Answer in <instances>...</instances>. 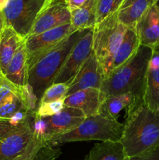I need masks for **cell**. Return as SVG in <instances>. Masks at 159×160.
<instances>
[{
	"instance_id": "19",
	"label": "cell",
	"mask_w": 159,
	"mask_h": 160,
	"mask_svg": "<svg viewBox=\"0 0 159 160\" xmlns=\"http://www.w3.org/2000/svg\"><path fill=\"white\" fill-rule=\"evenodd\" d=\"M25 38L6 25L0 33V70L2 75Z\"/></svg>"
},
{
	"instance_id": "21",
	"label": "cell",
	"mask_w": 159,
	"mask_h": 160,
	"mask_svg": "<svg viewBox=\"0 0 159 160\" xmlns=\"http://www.w3.org/2000/svg\"><path fill=\"white\" fill-rule=\"evenodd\" d=\"M140 46V42L135 29L127 28L123 42L112 59L111 72L127 62L137 52Z\"/></svg>"
},
{
	"instance_id": "25",
	"label": "cell",
	"mask_w": 159,
	"mask_h": 160,
	"mask_svg": "<svg viewBox=\"0 0 159 160\" xmlns=\"http://www.w3.org/2000/svg\"><path fill=\"white\" fill-rule=\"evenodd\" d=\"M123 0H97L96 24L118 10Z\"/></svg>"
},
{
	"instance_id": "8",
	"label": "cell",
	"mask_w": 159,
	"mask_h": 160,
	"mask_svg": "<svg viewBox=\"0 0 159 160\" xmlns=\"http://www.w3.org/2000/svg\"><path fill=\"white\" fill-rule=\"evenodd\" d=\"M92 52L93 28L89 30L73 47L60 70L55 78L52 84H70Z\"/></svg>"
},
{
	"instance_id": "1",
	"label": "cell",
	"mask_w": 159,
	"mask_h": 160,
	"mask_svg": "<svg viewBox=\"0 0 159 160\" xmlns=\"http://www.w3.org/2000/svg\"><path fill=\"white\" fill-rule=\"evenodd\" d=\"M119 142L129 158L142 156L159 146V110L143 103L129 111Z\"/></svg>"
},
{
	"instance_id": "20",
	"label": "cell",
	"mask_w": 159,
	"mask_h": 160,
	"mask_svg": "<svg viewBox=\"0 0 159 160\" xmlns=\"http://www.w3.org/2000/svg\"><path fill=\"white\" fill-rule=\"evenodd\" d=\"M84 160H130L120 142H104L93 147Z\"/></svg>"
},
{
	"instance_id": "10",
	"label": "cell",
	"mask_w": 159,
	"mask_h": 160,
	"mask_svg": "<svg viewBox=\"0 0 159 160\" xmlns=\"http://www.w3.org/2000/svg\"><path fill=\"white\" fill-rule=\"evenodd\" d=\"M31 114L9 134L0 139V160H12L29 144L33 135V120Z\"/></svg>"
},
{
	"instance_id": "27",
	"label": "cell",
	"mask_w": 159,
	"mask_h": 160,
	"mask_svg": "<svg viewBox=\"0 0 159 160\" xmlns=\"http://www.w3.org/2000/svg\"><path fill=\"white\" fill-rule=\"evenodd\" d=\"M45 142H47L32 135L27 146L17 157L12 160H34L37 151L41 148V146H43Z\"/></svg>"
},
{
	"instance_id": "5",
	"label": "cell",
	"mask_w": 159,
	"mask_h": 160,
	"mask_svg": "<svg viewBox=\"0 0 159 160\" xmlns=\"http://www.w3.org/2000/svg\"><path fill=\"white\" fill-rule=\"evenodd\" d=\"M127 28L122 24L113 12L93 28V52L103 74V80L112 71L114 56L119 48Z\"/></svg>"
},
{
	"instance_id": "18",
	"label": "cell",
	"mask_w": 159,
	"mask_h": 160,
	"mask_svg": "<svg viewBox=\"0 0 159 160\" xmlns=\"http://www.w3.org/2000/svg\"><path fill=\"white\" fill-rule=\"evenodd\" d=\"M143 103V100L139 98L132 93L119 94L110 95L104 98L99 113L113 120H117L118 114L123 109H126V112L130 111L138 105Z\"/></svg>"
},
{
	"instance_id": "4",
	"label": "cell",
	"mask_w": 159,
	"mask_h": 160,
	"mask_svg": "<svg viewBox=\"0 0 159 160\" xmlns=\"http://www.w3.org/2000/svg\"><path fill=\"white\" fill-rule=\"evenodd\" d=\"M123 132V124L103 114L87 117L78 127L69 132L52 137L48 143L56 145L82 141L119 142Z\"/></svg>"
},
{
	"instance_id": "37",
	"label": "cell",
	"mask_w": 159,
	"mask_h": 160,
	"mask_svg": "<svg viewBox=\"0 0 159 160\" xmlns=\"http://www.w3.org/2000/svg\"><path fill=\"white\" fill-rule=\"evenodd\" d=\"M3 75H2V72H1V70H0V83H1V81H2V78H3Z\"/></svg>"
},
{
	"instance_id": "34",
	"label": "cell",
	"mask_w": 159,
	"mask_h": 160,
	"mask_svg": "<svg viewBox=\"0 0 159 160\" xmlns=\"http://www.w3.org/2000/svg\"><path fill=\"white\" fill-rule=\"evenodd\" d=\"M6 26V18H5L4 13H3V11L0 10V33L2 32V31L4 29V28Z\"/></svg>"
},
{
	"instance_id": "23",
	"label": "cell",
	"mask_w": 159,
	"mask_h": 160,
	"mask_svg": "<svg viewBox=\"0 0 159 160\" xmlns=\"http://www.w3.org/2000/svg\"><path fill=\"white\" fill-rule=\"evenodd\" d=\"M20 89L19 92L12 93L0 105V119L9 120L17 112L26 109L20 98Z\"/></svg>"
},
{
	"instance_id": "17",
	"label": "cell",
	"mask_w": 159,
	"mask_h": 160,
	"mask_svg": "<svg viewBox=\"0 0 159 160\" xmlns=\"http://www.w3.org/2000/svg\"><path fill=\"white\" fill-rule=\"evenodd\" d=\"M24 42L19 47L3 75L7 81L18 88L26 85L29 78V64Z\"/></svg>"
},
{
	"instance_id": "26",
	"label": "cell",
	"mask_w": 159,
	"mask_h": 160,
	"mask_svg": "<svg viewBox=\"0 0 159 160\" xmlns=\"http://www.w3.org/2000/svg\"><path fill=\"white\" fill-rule=\"evenodd\" d=\"M20 96L24 107L31 113H36L38 107L39 100L34 94L32 87L29 84L20 88Z\"/></svg>"
},
{
	"instance_id": "13",
	"label": "cell",
	"mask_w": 159,
	"mask_h": 160,
	"mask_svg": "<svg viewBox=\"0 0 159 160\" xmlns=\"http://www.w3.org/2000/svg\"><path fill=\"white\" fill-rule=\"evenodd\" d=\"M134 29L140 45L153 51L159 50V11L155 4L142 17Z\"/></svg>"
},
{
	"instance_id": "2",
	"label": "cell",
	"mask_w": 159,
	"mask_h": 160,
	"mask_svg": "<svg viewBox=\"0 0 159 160\" xmlns=\"http://www.w3.org/2000/svg\"><path fill=\"white\" fill-rule=\"evenodd\" d=\"M153 50L140 45L137 52L103 80L101 92L104 98L119 94L132 93L143 100L148 65Z\"/></svg>"
},
{
	"instance_id": "11",
	"label": "cell",
	"mask_w": 159,
	"mask_h": 160,
	"mask_svg": "<svg viewBox=\"0 0 159 160\" xmlns=\"http://www.w3.org/2000/svg\"><path fill=\"white\" fill-rule=\"evenodd\" d=\"M103 74L101 66L95 54L92 52L74 78L68 84L66 95L90 88L101 90Z\"/></svg>"
},
{
	"instance_id": "30",
	"label": "cell",
	"mask_w": 159,
	"mask_h": 160,
	"mask_svg": "<svg viewBox=\"0 0 159 160\" xmlns=\"http://www.w3.org/2000/svg\"><path fill=\"white\" fill-rule=\"evenodd\" d=\"M21 88V87H20ZM20 88L13 85L12 83L3 77L1 83H0V105L12 93L19 92Z\"/></svg>"
},
{
	"instance_id": "12",
	"label": "cell",
	"mask_w": 159,
	"mask_h": 160,
	"mask_svg": "<svg viewBox=\"0 0 159 160\" xmlns=\"http://www.w3.org/2000/svg\"><path fill=\"white\" fill-rule=\"evenodd\" d=\"M85 118L86 116L80 109L65 106L55 115L45 117L47 122L45 140L48 142L54 136L72 131L79 126Z\"/></svg>"
},
{
	"instance_id": "15",
	"label": "cell",
	"mask_w": 159,
	"mask_h": 160,
	"mask_svg": "<svg viewBox=\"0 0 159 160\" xmlns=\"http://www.w3.org/2000/svg\"><path fill=\"white\" fill-rule=\"evenodd\" d=\"M143 104L151 110H159V50L153 51L148 65Z\"/></svg>"
},
{
	"instance_id": "33",
	"label": "cell",
	"mask_w": 159,
	"mask_h": 160,
	"mask_svg": "<svg viewBox=\"0 0 159 160\" xmlns=\"http://www.w3.org/2000/svg\"><path fill=\"white\" fill-rule=\"evenodd\" d=\"M65 1H66L67 6L71 12V11L81 7L87 0H65Z\"/></svg>"
},
{
	"instance_id": "22",
	"label": "cell",
	"mask_w": 159,
	"mask_h": 160,
	"mask_svg": "<svg viewBox=\"0 0 159 160\" xmlns=\"http://www.w3.org/2000/svg\"><path fill=\"white\" fill-rule=\"evenodd\" d=\"M97 0H87L81 7L71 11L72 27L75 30L93 28L96 25Z\"/></svg>"
},
{
	"instance_id": "32",
	"label": "cell",
	"mask_w": 159,
	"mask_h": 160,
	"mask_svg": "<svg viewBox=\"0 0 159 160\" xmlns=\"http://www.w3.org/2000/svg\"><path fill=\"white\" fill-rule=\"evenodd\" d=\"M130 160H159V146L146 154L130 158Z\"/></svg>"
},
{
	"instance_id": "7",
	"label": "cell",
	"mask_w": 159,
	"mask_h": 160,
	"mask_svg": "<svg viewBox=\"0 0 159 160\" xmlns=\"http://www.w3.org/2000/svg\"><path fill=\"white\" fill-rule=\"evenodd\" d=\"M76 31L77 30H75L71 23H68L26 38L24 43L27 52L29 70L44 55Z\"/></svg>"
},
{
	"instance_id": "29",
	"label": "cell",
	"mask_w": 159,
	"mask_h": 160,
	"mask_svg": "<svg viewBox=\"0 0 159 160\" xmlns=\"http://www.w3.org/2000/svg\"><path fill=\"white\" fill-rule=\"evenodd\" d=\"M61 151L55 145L45 142L37 151L34 160H55L61 154Z\"/></svg>"
},
{
	"instance_id": "9",
	"label": "cell",
	"mask_w": 159,
	"mask_h": 160,
	"mask_svg": "<svg viewBox=\"0 0 159 160\" xmlns=\"http://www.w3.org/2000/svg\"><path fill=\"white\" fill-rule=\"evenodd\" d=\"M71 12L65 0H46L28 36L70 23Z\"/></svg>"
},
{
	"instance_id": "6",
	"label": "cell",
	"mask_w": 159,
	"mask_h": 160,
	"mask_svg": "<svg viewBox=\"0 0 159 160\" xmlns=\"http://www.w3.org/2000/svg\"><path fill=\"white\" fill-rule=\"evenodd\" d=\"M46 0H9L3 10L6 25L23 38L28 37Z\"/></svg>"
},
{
	"instance_id": "14",
	"label": "cell",
	"mask_w": 159,
	"mask_h": 160,
	"mask_svg": "<svg viewBox=\"0 0 159 160\" xmlns=\"http://www.w3.org/2000/svg\"><path fill=\"white\" fill-rule=\"evenodd\" d=\"M104 99L100 89L90 88L66 95L64 98V105L80 109L87 117L99 113Z\"/></svg>"
},
{
	"instance_id": "36",
	"label": "cell",
	"mask_w": 159,
	"mask_h": 160,
	"mask_svg": "<svg viewBox=\"0 0 159 160\" xmlns=\"http://www.w3.org/2000/svg\"><path fill=\"white\" fill-rule=\"evenodd\" d=\"M155 6H157V9L159 11V0H156V2H155Z\"/></svg>"
},
{
	"instance_id": "28",
	"label": "cell",
	"mask_w": 159,
	"mask_h": 160,
	"mask_svg": "<svg viewBox=\"0 0 159 160\" xmlns=\"http://www.w3.org/2000/svg\"><path fill=\"white\" fill-rule=\"evenodd\" d=\"M65 107L64 99L39 104L36 114L42 117H51L60 112Z\"/></svg>"
},
{
	"instance_id": "31",
	"label": "cell",
	"mask_w": 159,
	"mask_h": 160,
	"mask_svg": "<svg viewBox=\"0 0 159 160\" xmlns=\"http://www.w3.org/2000/svg\"><path fill=\"white\" fill-rule=\"evenodd\" d=\"M18 126V125H17ZM17 126H12L9 120L0 119V139L13 131Z\"/></svg>"
},
{
	"instance_id": "16",
	"label": "cell",
	"mask_w": 159,
	"mask_h": 160,
	"mask_svg": "<svg viewBox=\"0 0 159 160\" xmlns=\"http://www.w3.org/2000/svg\"><path fill=\"white\" fill-rule=\"evenodd\" d=\"M155 2L156 0H123L116 11L118 20L127 28L134 29L139 20Z\"/></svg>"
},
{
	"instance_id": "24",
	"label": "cell",
	"mask_w": 159,
	"mask_h": 160,
	"mask_svg": "<svg viewBox=\"0 0 159 160\" xmlns=\"http://www.w3.org/2000/svg\"><path fill=\"white\" fill-rule=\"evenodd\" d=\"M67 92H68L67 84H62V83L52 84L44 92L38 105L64 99L66 96Z\"/></svg>"
},
{
	"instance_id": "35",
	"label": "cell",
	"mask_w": 159,
	"mask_h": 160,
	"mask_svg": "<svg viewBox=\"0 0 159 160\" xmlns=\"http://www.w3.org/2000/svg\"><path fill=\"white\" fill-rule=\"evenodd\" d=\"M9 0H0V10L3 11L7 6Z\"/></svg>"
},
{
	"instance_id": "3",
	"label": "cell",
	"mask_w": 159,
	"mask_h": 160,
	"mask_svg": "<svg viewBox=\"0 0 159 160\" xmlns=\"http://www.w3.org/2000/svg\"><path fill=\"white\" fill-rule=\"evenodd\" d=\"M89 30H77L70 34L30 68L28 84L32 87L39 101L44 92L52 84L73 47Z\"/></svg>"
}]
</instances>
